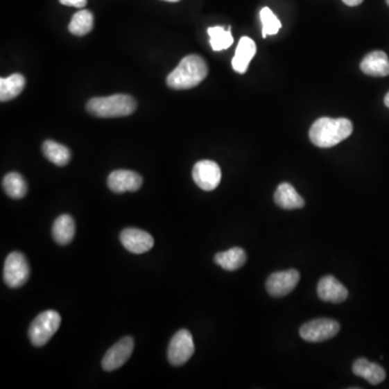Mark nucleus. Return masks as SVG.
I'll return each mask as SVG.
<instances>
[{
  "instance_id": "obj_10",
  "label": "nucleus",
  "mask_w": 389,
  "mask_h": 389,
  "mask_svg": "<svg viewBox=\"0 0 389 389\" xmlns=\"http://www.w3.org/2000/svg\"><path fill=\"white\" fill-rule=\"evenodd\" d=\"M300 273L296 270H282L274 273L266 282L267 292L273 297H282L293 291L299 284Z\"/></svg>"
},
{
  "instance_id": "obj_23",
  "label": "nucleus",
  "mask_w": 389,
  "mask_h": 389,
  "mask_svg": "<svg viewBox=\"0 0 389 389\" xmlns=\"http://www.w3.org/2000/svg\"><path fill=\"white\" fill-rule=\"evenodd\" d=\"M94 28V15L88 10L75 13L69 25V32L76 36H85Z\"/></svg>"
},
{
  "instance_id": "obj_18",
  "label": "nucleus",
  "mask_w": 389,
  "mask_h": 389,
  "mask_svg": "<svg viewBox=\"0 0 389 389\" xmlns=\"http://www.w3.org/2000/svg\"><path fill=\"white\" fill-rule=\"evenodd\" d=\"M354 374L363 377L370 384L377 385L382 383L386 377V372L381 365L377 363H370L365 358L356 360L353 365Z\"/></svg>"
},
{
  "instance_id": "obj_22",
  "label": "nucleus",
  "mask_w": 389,
  "mask_h": 389,
  "mask_svg": "<svg viewBox=\"0 0 389 389\" xmlns=\"http://www.w3.org/2000/svg\"><path fill=\"white\" fill-rule=\"evenodd\" d=\"M3 187L10 198L21 199L26 195L27 184L24 178L17 172L8 173L3 180Z\"/></svg>"
},
{
  "instance_id": "obj_5",
  "label": "nucleus",
  "mask_w": 389,
  "mask_h": 389,
  "mask_svg": "<svg viewBox=\"0 0 389 389\" xmlns=\"http://www.w3.org/2000/svg\"><path fill=\"white\" fill-rule=\"evenodd\" d=\"M30 264L21 252H12L8 255L3 266V280L11 289H17L26 284L30 278Z\"/></svg>"
},
{
  "instance_id": "obj_3",
  "label": "nucleus",
  "mask_w": 389,
  "mask_h": 389,
  "mask_svg": "<svg viewBox=\"0 0 389 389\" xmlns=\"http://www.w3.org/2000/svg\"><path fill=\"white\" fill-rule=\"evenodd\" d=\"M137 110V102L127 94H115L105 98H94L87 104V110L100 118L126 117Z\"/></svg>"
},
{
  "instance_id": "obj_8",
  "label": "nucleus",
  "mask_w": 389,
  "mask_h": 389,
  "mask_svg": "<svg viewBox=\"0 0 389 389\" xmlns=\"http://www.w3.org/2000/svg\"><path fill=\"white\" fill-rule=\"evenodd\" d=\"M193 179L201 189L211 191L220 185L222 171L216 162L212 160H200L193 166Z\"/></svg>"
},
{
  "instance_id": "obj_27",
  "label": "nucleus",
  "mask_w": 389,
  "mask_h": 389,
  "mask_svg": "<svg viewBox=\"0 0 389 389\" xmlns=\"http://www.w3.org/2000/svg\"><path fill=\"white\" fill-rule=\"evenodd\" d=\"M342 1L349 7H356L363 3V0H342Z\"/></svg>"
},
{
  "instance_id": "obj_13",
  "label": "nucleus",
  "mask_w": 389,
  "mask_h": 389,
  "mask_svg": "<svg viewBox=\"0 0 389 389\" xmlns=\"http://www.w3.org/2000/svg\"><path fill=\"white\" fill-rule=\"evenodd\" d=\"M317 293L320 300L330 303H342L347 299L348 291L336 277L325 276L317 286Z\"/></svg>"
},
{
  "instance_id": "obj_6",
  "label": "nucleus",
  "mask_w": 389,
  "mask_h": 389,
  "mask_svg": "<svg viewBox=\"0 0 389 389\" xmlns=\"http://www.w3.org/2000/svg\"><path fill=\"white\" fill-rule=\"evenodd\" d=\"M195 353L193 336L189 330L178 331L171 338L168 347V360L173 367H181L191 359Z\"/></svg>"
},
{
  "instance_id": "obj_11",
  "label": "nucleus",
  "mask_w": 389,
  "mask_h": 389,
  "mask_svg": "<svg viewBox=\"0 0 389 389\" xmlns=\"http://www.w3.org/2000/svg\"><path fill=\"white\" fill-rule=\"evenodd\" d=\"M123 247L133 254H143L154 247V238L150 234L139 228H126L120 234Z\"/></svg>"
},
{
  "instance_id": "obj_24",
  "label": "nucleus",
  "mask_w": 389,
  "mask_h": 389,
  "mask_svg": "<svg viewBox=\"0 0 389 389\" xmlns=\"http://www.w3.org/2000/svg\"><path fill=\"white\" fill-rule=\"evenodd\" d=\"M210 36V44L214 51H222L228 49L233 44V35L230 31H226L224 27H210L208 30Z\"/></svg>"
},
{
  "instance_id": "obj_29",
  "label": "nucleus",
  "mask_w": 389,
  "mask_h": 389,
  "mask_svg": "<svg viewBox=\"0 0 389 389\" xmlns=\"http://www.w3.org/2000/svg\"><path fill=\"white\" fill-rule=\"evenodd\" d=\"M166 1H170V3H177L179 0H166Z\"/></svg>"
},
{
  "instance_id": "obj_17",
  "label": "nucleus",
  "mask_w": 389,
  "mask_h": 389,
  "mask_svg": "<svg viewBox=\"0 0 389 389\" xmlns=\"http://www.w3.org/2000/svg\"><path fill=\"white\" fill-rule=\"evenodd\" d=\"M76 233L75 221L69 214H62L54 221L52 236L58 245H67L71 243Z\"/></svg>"
},
{
  "instance_id": "obj_19",
  "label": "nucleus",
  "mask_w": 389,
  "mask_h": 389,
  "mask_svg": "<svg viewBox=\"0 0 389 389\" xmlns=\"http://www.w3.org/2000/svg\"><path fill=\"white\" fill-rule=\"evenodd\" d=\"M214 262L223 270L235 272L241 268L247 262V253L241 248H232L224 252L216 253L214 257Z\"/></svg>"
},
{
  "instance_id": "obj_4",
  "label": "nucleus",
  "mask_w": 389,
  "mask_h": 389,
  "mask_svg": "<svg viewBox=\"0 0 389 389\" xmlns=\"http://www.w3.org/2000/svg\"><path fill=\"white\" fill-rule=\"evenodd\" d=\"M61 325V316L55 311H46L40 313L28 329V338L36 347H42L49 342Z\"/></svg>"
},
{
  "instance_id": "obj_12",
  "label": "nucleus",
  "mask_w": 389,
  "mask_h": 389,
  "mask_svg": "<svg viewBox=\"0 0 389 389\" xmlns=\"http://www.w3.org/2000/svg\"><path fill=\"white\" fill-rule=\"evenodd\" d=\"M143 179L140 174L130 170H116L108 175L107 185L115 193L137 191L141 189Z\"/></svg>"
},
{
  "instance_id": "obj_26",
  "label": "nucleus",
  "mask_w": 389,
  "mask_h": 389,
  "mask_svg": "<svg viewBox=\"0 0 389 389\" xmlns=\"http://www.w3.org/2000/svg\"><path fill=\"white\" fill-rule=\"evenodd\" d=\"M60 3L64 6H69V7L81 8L87 5V0H60Z\"/></svg>"
},
{
  "instance_id": "obj_15",
  "label": "nucleus",
  "mask_w": 389,
  "mask_h": 389,
  "mask_svg": "<svg viewBox=\"0 0 389 389\" xmlns=\"http://www.w3.org/2000/svg\"><path fill=\"white\" fill-rule=\"evenodd\" d=\"M255 53H257L255 42L250 37H241L237 49H236L235 57L232 61L233 69L237 73L245 74L249 67L250 62L254 58Z\"/></svg>"
},
{
  "instance_id": "obj_20",
  "label": "nucleus",
  "mask_w": 389,
  "mask_h": 389,
  "mask_svg": "<svg viewBox=\"0 0 389 389\" xmlns=\"http://www.w3.org/2000/svg\"><path fill=\"white\" fill-rule=\"evenodd\" d=\"M25 87V78L21 74H13L7 78L0 79V100L8 102L17 98Z\"/></svg>"
},
{
  "instance_id": "obj_16",
  "label": "nucleus",
  "mask_w": 389,
  "mask_h": 389,
  "mask_svg": "<svg viewBox=\"0 0 389 389\" xmlns=\"http://www.w3.org/2000/svg\"><path fill=\"white\" fill-rule=\"evenodd\" d=\"M274 199L277 206L284 210L301 209L305 205V201L302 198L301 195L289 183H282L277 187Z\"/></svg>"
},
{
  "instance_id": "obj_7",
  "label": "nucleus",
  "mask_w": 389,
  "mask_h": 389,
  "mask_svg": "<svg viewBox=\"0 0 389 389\" xmlns=\"http://www.w3.org/2000/svg\"><path fill=\"white\" fill-rule=\"evenodd\" d=\"M340 331V323L333 319L319 318L304 323L300 336L309 343H320L334 338Z\"/></svg>"
},
{
  "instance_id": "obj_30",
  "label": "nucleus",
  "mask_w": 389,
  "mask_h": 389,
  "mask_svg": "<svg viewBox=\"0 0 389 389\" xmlns=\"http://www.w3.org/2000/svg\"><path fill=\"white\" fill-rule=\"evenodd\" d=\"M386 3L389 6V0H386Z\"/></svg>"
},
{
  "instance_id": "obj_21",
  "label": "nucleus",
  "mask_w": 389,
  "mask_h": 389,
  "mask_svg": "<svg viewBox=\"0 0 389 389\" xmlns=\"http://www.w3.org/2000/svg\"><path fill=\"white\" fill-rule=\"evenodd\" d=\"M42 153L49 162L59 166H67L71 160V152L69 148L54 141H46L42 144Z\"/></svg>"
},
{
  "instance_id": "obj_25",
  "label": "nucleus",
  "mask_w": 389,
  "mask_h": 389,
  "mask_svg": "<svg viewBox=\"0 0 389 389\" xmlns=\"http://www.w3.org/2000/svg\"><path fill=\"white\" fill-rule=\"evenodd\" d=\"M259 17H261V22L263 25V38H266L270 35H276L279 32L282 28V23L270 8H263L259 12Z\"/></svg>"
},
{
  "instance_id": "obj_1",
  "label": "nucleus",
  "mask_w": 389,
  "mask_h": 389,
  "mask_svg": "<svg viewBox=\"0 0 389 389\" xmlns=\"http://www.w3.org/2000/svg\"><path fill=\"white\" fill-rule=\"evenodd\" d=\"M353 123L347 118L322 117L311 126L309 137L321 148L336 146L353 133Z\"/></svg>"
},
{
  "instance_id": "obj_2",
  "label": "nucleus",
  "mask_w": 389,
  "mask_h": 389,
  "mask_svg": "<svg viewBox=\"0 0 389 389\" xmlns=\"http://www.w3.org/2000/svg\"><path fill=\"white\" fill-rule=\"evenodd\" d=\"M208 75L206 61L197 54L184 58L177 69L170 73L166 85L174 90H185L193 88L202 83Z\"/></svg>"
},
{
  "instance_id": "obj_9",
  "label": "nucleus",
  "mask_w": 389,
  "mask_h": 389,
  "mask_svg": "<svg viewBox=\"0 0 389 389\" xmlns=\"http://www.w3.org/2000/svg\"><path fill=\"white\" fill-rule=\"evenodd\" d=\"M133 348H135V340L131 336H126L116 343L113 347H110L106 352L102 360V368L104 371L112 372L123 367L132 355Z\"/></svg>"
},
{
  "instance_id": "obj_28",
  "label": "nucleus",
  "mask_w": 389,
  "mask_h": 389,
  "mask_svg": "<svg viewBox=\"0 0 389 389\" xmlns=\"http://www.w3.org/2000/svg\"><path fill=\"white\" fill-rule=\"evenodd\" d=\"M384 103H385V105H386L387 107L389 108V92H388V94H386V96H385Z\"/></svg>"
},
{
  "instance_id": "obj_14",
  "label": "nucleus",
  "mask_w": 389,
  "mask_h": 389,
  "mask_svg": "<svg viewBox=\"0 0 389 389\" xmlns=\"http://www.w3.org/2000/svg\"><path fill=\"white\" fill-rule=\"evenodd\" d=\"M360 69L365 75L373 77L389 76V59L383 51L367 54L360 63Z\"/></svg>"
}]
</instances>
